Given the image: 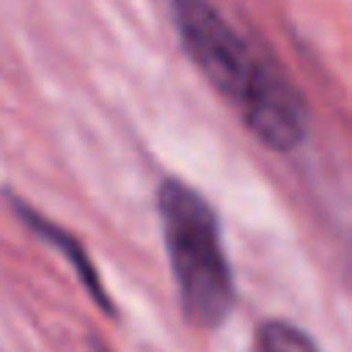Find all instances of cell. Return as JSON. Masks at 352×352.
Listing matches in <instances>:
<instances>
[{"mask_svg":"<svg viewBox=\"0 0 352 352\" xmlns=\"http://www.w3.org/2000/svg\"><path fill=\"white\" fill-rule=\"evenodd\" d=\"M170 8L187 58L236 107L250 135L272 151L297 148L308 135V104L278 60L209 0H173Z\"/></svg>","mask_w":352,"mask_h":352,"instance_id":"6da1fadb","label":"cell"},{"mask_svg":"<svg viewBox=\"0 0 352 352\" xmlns=\"http://www.w3.org/2000/svg\"><path fill=\"white\" fill-rule=\"evenodd\" d=\"M157 212L184 319L201 330L223 324L236 289L214 209L198 190L170 176L157 190Z\"/></svg>","mask_w":352,"mask_h":352,"instance_id":"7a4b0ae2","label":"cell"},{"mask_svg":"<svg viewBox=\"0 0 352 352\" xmlns=\"http://www.w3.org/2000/svg\"><path fill=\"white\" fill-rule=\"evenodd\" d=\"M11 206H14V212L19 214V220H22L36 236H41L44 242H50L52 248H58V250L69 258V264L74 267L80 283H82L85 292L91 294V300H94L104 314H113V302L107 300V294H104V289H102V280H99V275H96V270H94L88 253L82 250V245H80L69 231H63L60 226H55L50 217H44L41 212H36V209H33L28 201H22L19 195H11Z\"/></svg>","mask_w":352,"mask_h":352,"instance_id":"3957f363","label":"cell"},{"mask_svg":"<svg viewBox=\"0 0 352 352\" xmlns=\"http://www.w3.org/2000/svg\"><path fill=\"white\" fill-rule=\"evenodd\" d=\"M256 341L261 352H319V346L308 333H302L297 324H289L283 319L261 322L256 330Z\"/></svg>","mask_w":352,"mask_h":352,"instance_id":"277c9868","label":"cell"}]
</instances>
